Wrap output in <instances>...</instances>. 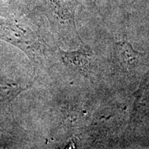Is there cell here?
<instances>
[{
  "mask_svg": "<svg viewBox=\"0 0 149 149\" xmlns=\"http://www.w3.org/2000/svg\"><path fill=\"white\" fill-rule=\"evenodd\" d=\"M51 1L56 13L71 23L74 29H76L74 24V0H51Z\"/></svg>",
  "mask_w": 149,
  "mask_h": 149,
  "instance_id": "3957f363",
  "label": "cell"
},
{
  "mask_svg": "<svg viewBox=\"0 0 149 149\" xmlns=\"http://www.w3.org/2000/svg\"><path fill=\"white\" fill-rule=\"evenodd\" d=\"M64 63L72 70L79 72L84 77H88L91 73L92 64L90 53L84 49L73 51H61Z\"/></svg>",
  "mask_w": 149,
  "mask_h": 149,
  "instance_id": "7a4b0ae2",
  "label": "cell"
},
{
  "mask_svg": "<svg viewBox=\"0 0 149 149\" xmlns=\"http://www.w3.org/2000/svg\"><path fill=\"white\" fill-rule=\"evenodd\" d=\"M114 54L117 66L122 71L126 72L135 68L143 55L140 52L135 51L131 44L126 41L115 43Z\"/></svg>",
  "mask_w": 149,
  "mask_h": 149,
  "instance_id": "6da1fadb",
  "label": "cell"
}]
</instances>
